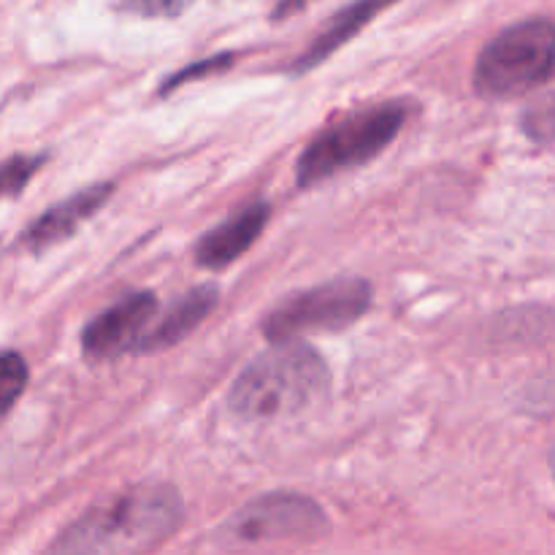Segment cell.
<instances>
[{
  "label": "cell",
  "mask_w": 555,
  "mask_h": 555,
  "mask_svg": "<svg viewBox=\"0 0 555 555\" xmlns=\"http://www.w3.org/2000/svg\"><path fill=\"white\" fill-rule=\"evenodd\" d=\"M406 125V103L385 101L345 114L320 130L296 166L298 188L307 190L328 182L336 173L352 171L383 155Z\"/></svg>",
  "instance_id": "cell-3"
},
{
  "label": "cell",
  "mask_w": 555,
  "mask_h": 555,
  "mask_svg": "<svg viewBox=\"0 0 555 555\" xmlns=\"http://www.w3.org/2000/svg\"><path fill=\"white\" fill-rule=\"evenodd\" d=\"M125 9L135 11L144 16H160L177 9V0H122Z\"/></svg>",
  "instance_id": "cell-15"
},
{
  "label": "cell",
  "mask_w": 555,
  "mask_h": 555,
  "mask_svg": "<svg viewBox=\"0 0 555 555\" xmlns=\"http://www.w3.org/2000/svg\"><path fill=\"white\" fill-rule=\"evenodd\" d=\"M157 314V296L152 291L130 293L90 320L81 331V352L90 361H114L135 352L141 336Z\"/></svg>",
  "instance_id": "cell-7"
},
{
  "label": "cell",
  "mask_w": 555,
  "mask_h": 555,
  "mask_svg": "<svg viewBox=\"0 0 555 555\" xmlns=\"http://www.w3.org/2000/svg\"><path fill=\"white\" fill-rule=\"evenodd\" d=\"M233 63H236V54H231V52L198 60V63L188 65V68H182V70H177V74L168 76V79L160 85V90H157V95H171L173 90H179L182 85H190V81H198V79H204V76L222 74V70L231 68Z\"/></svg>",
  "instance_id": "cell-14"
},
{
  "label": "cell",
  "mask_w": 555,
  "mask_h": 555,
  "mask_svg": "<svg viewBox=\"0 0 555 555\" xmlns=\"http://www.w3.org/2000/svg\"><path fill=\"white\" fill-rule=\"evenodd\" d=\"M555 27L547 16L518 22L482 47L475 90L488 101H507L547 85L553 76Z\"/></svg>",
  "instance_id": "cell-4"
},
{
  "label": "cell",
  "mask_w": 555,
  "mask_h": 555,
  "mask_svg": "<svg viewBox=\"0 0 555 555\" xmlns=\"http://www.w3.org/2000/svg\"><path fill=\"white\" fill-rule=\"evenodd\" d=\"M217 301H220V291L215 285H198L179 296L177 301L168 304L163 318L152 320L150 328L141 336L139 347H135V356H155V352L171 350L215 312Z\"/></svg>",
  "instance_id": "cell-10"
},
{
  "label": "cell",
  "mask_w": 555,
  "mask_h": 555,
  "mask_svg": "<svg viewBox=\"0 0 555 555\" xmlns=\"http://www.w3.org/2000/svg\"><path fill=\"white\" fill-rule=\"evenodd\" d=\"M47 155H14L0 163V201L14 198L41 171Z\"/></svg>",
  "instance_id": "cell-13"
},
{
  "label": "cell",
  "mask_w": 555,
  "mask_h": 555,
  "mask_svg": "<svg viewBox=\"0 0 555 555\" xmlns=\"http://www.w3.org/2000/svg\"><path fill=\"white\" fill-rule=\"evenodd\" d=\"M269 217L271 206L266 201L244 206L238 215L228 217L225 222L201 236V242L195 244V263L209 271H220L236 263L258 242Z\"/></svg>",
  "instance_id": "cell-9"
},
{
  "label": "cell",
  "mask_w": 555,
  "mask_h": 555,
  "mask_svg": "<svg viewBox=\"0 0 555 555\" xmlns=\"http://www.w3.org/2000/svg\"><path fill=\"white\" fill-rule=\"evenodd\" d=\"M309 3H312V0H280V3H276V9L271 11V20L274 22L287 20V16H293V14H298V11L307 9Z\"/></svg>",
  "instance_id": "cell-16"
},
{
  "label": "cell",
  "mask_w": 555,
  "mask_h": 555,
  "mask_svg": "<svg viewBox=\"0 0 555 555\" xmlns=\"http://www.w3.org/2000/svg\"><path fill=\"white\" fill-rule=\"evenodd\" d=\"M372 298V285L361 276L323 282L276 304L263 318L260 331L271 345H280V341L304 339L309 334L350 328L369 312Z\"/></svg>",
  "instance_id": "cell-5"
},
{
  "label": "cell",
  "mask_w": 555,
  "mask_h": 555,
  "mask_svg": "<svg viewBox=\"0 0 555 555\" xmlns=\"http://www.w3.org/2000/svg\"><path fill=\"white\" fill-rule=\"evenodd\" d=\"M114 193L112 182L90 184V188L79 190V193L68 195L60 204L49 206L36 222L27 225V231L22 233V247L30 249V253H47L54 244H63L65 238L74 236L81 225H85L90 217H95L103 209L108 198Z\"/></svg>",
  "instance_id": "cell-8"
},
{
  "label": "cell",
  "mask_w": 555,
  "mask_h": 555,
  "mask_svg": "<svg viewBox=\"0 0 555 555\" xmlns=\"http://www.w3.org/2000/svg\"><path fill=\"white\" fill-rule=\"evenodd\" d=\"M331 388V369L307 341H280L233 383L228 404L244 421H282L307 412Z\"/></svg>",
  "instance_id": "cell-2"
},
{
  "label": "cell",
  "mask_w": 555,
  "mask_h": 555,
  "mask_svg": "<svg viewBox=\"0 0 555 555\" xmlns=\"http://www.w3.org/2000/svg\"><path fill=\"white\" fill-rule=\"evenodd\" d=\"M328 531V515L318 502L298 493H269L238 509L220 529V540L244 547L314 545Z\"/></svg>",
  "instance_id": "cell-6"
},
{
  "label": "cell",
  "mask_w": 555,
  "mask_h": 555,
  "mask_svg": "<svg viewBox=\"0 0 555 555\" xmlns=\"http://www.w3.org/2000/svg\"><path fill=\"white\" fill-rule=\"evenodd\" d=\"M184 502L171 486H139L90 509L63 531L49 551L57 553H144L179 531Z\"/></svg>",
  "instance_id": "cell-1"
},
{
  "label": "cell",
  "mask_w": 555,
  "mask_h": 555,
  "mask_svg": "<svg viewBox=\"0 0 555 555\" xmlns=\"http://www.w3.org/2000/svg\"><path fill=\"white\" fill-rule=\"evenodd\" d=\"M393 3L396 0H352V3H347L345 9L336 11V14L325 22L323 30L314 36V41L293 60L291 74L304 76L312 68H318V65H323L331 54L339 52L341 47H347L358 33L366 30V27Z\"/></svg>",
  "instance_id": "cell-11"
},
{
  "label": "cell",
  "mask_w": 555,
  "mask_h": 555,
  "mask_svg": "<svg viewBox=\"0 0 555 555\" xmlns=\"http://www.w3.org/2000/svg\"><path fill=\"white\" fill-rule=\"evenodd\" d=\"M27 379H30V369H27L25 358L14 350L0 352V423L9 417L16 401L22 399Z\"/></svg>",
  "instance_id": "cell-12"
}]
</instances>
